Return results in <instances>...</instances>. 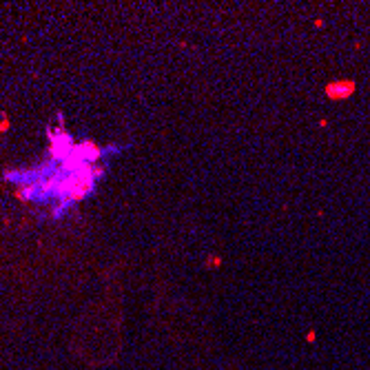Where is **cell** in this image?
<instances>
[{
	"label": "cell",
	"instance_id": "6da1fadb",
	"mask_svg": "<svg viewBox=\"0 0 370 370\" xmlns=\"http://www.w3.org/2000/svg\"><path fill=\"white\" fill-rule=\"evenodd\" d=\"M0 129H7V122H3V125H0Z\"/></svg>",
	"mask_w": 370,
	"mask_h": 370
}]
</instances>
